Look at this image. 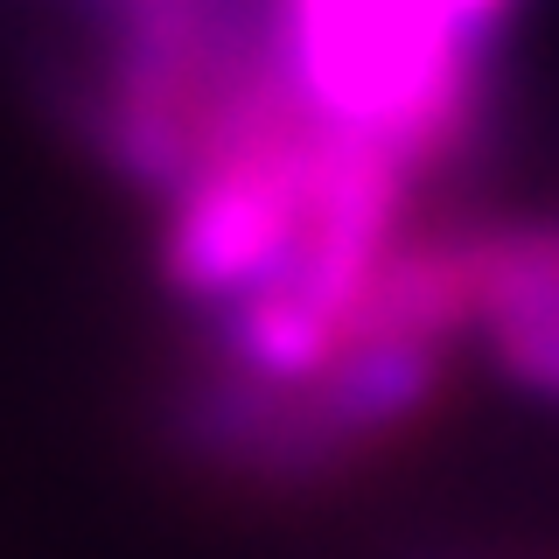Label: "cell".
I'll use <instances>...</instances> for the list:
<instances>
[{"label": "cell", "instance_id": "cell-1", "mask_svg": "<svg viewBox=\"0 0 559 559\" xmlns=\"http://www.w3.org/2000/svg\"><path fill=\"white\" fill-rule=\"evenodd\" d=\"M511 0H266L294 105L329 133L441 175L476 147Z\"/></svg>", "mask_w": 559, "mask_h": 559}]
</instances>
